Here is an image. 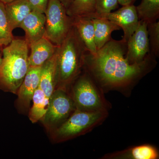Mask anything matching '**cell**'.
Here are the masks:
<instances>
[{
  "instance_id": "1",
  "label": "cell",
  "mask_w": 159,
  "mask_h": 159,
  "mask_svg": "<svg viewBox=\"0 0 159 159\" xmlns=\"http://www.w3.org/2000/svg\"><path fill=\"white\" fill-rule=\"evenodd\" d=\"M127 43L111 39L95 55L87 51L83 70L104 93L116 91L129 96L142 78L156 66V57L150 53L142 62L130 64L125 55Z\"/></svg>"
},
{
  "instance_id": "2",
  "label": "cell",
  "mask_w": 159,
  "mask_h": 159,
  "mask_svg": "<svg viewBox=\"0 0 159 159\" xmlns=\"http://www.w3.org/2000/svg\"><path fill=\"white\" fill-rule=\"evenodd\" d=\"M56 51V89L69 91L71 84L82 73L84 57L88 51L74 26Z\"/></svg>"
},
{
  "instance_id": "3",
  "label": "cell",
  "mask_w": 159,
  "mask_h": 159,
  "mask_svg": "<svg viewBox=\"0 0 159 159\" xmlns=\"http://www.w3.org/2000/svg\"><path fill=\"white\" fill-rule=\"evenodd\" d=\"M29 44L14 39L3 49L0 88L16 93L29 70Z\"/></svg>"
},
{
  "instance_id": "4",
  "label": "cell",
  "mask_w": 159,
  "mask_h": 159,
  "mask_svg": "<svg viewBox=\"0 0 159 159\" xmlns=\"http://www.w3.org/2000/svg\"><path fill=\"white\" fill-rule=\"evenodd\" d=\"M69 90L77 110L109 111L111 108V104L106 99L102 89L84 70L71 84Z\"/></svg>"
},
{
  "instance_id": "5",
  "label": "cell",
  "mask_w": 159,
  "mask_h": 159,
  "mask_svg": "<svg viewBox=\"0 0 159 159\" xmlns=\"http://www.w3.org/2000/svg\"><path fill=\"white\" fill-rule=\"evenodd\" d=\"M109 111L89 112L77 110L55 131L57 141H65L90 132L101 125L108 117Z\"/></svg>"
},
{
  "instance_id": "6",
  "label": "cell",
  "mask_w": 159,
  "mask_h": 159,
  "mask_svg": "<svg viewBox=\"0 0 159 159\" xmlns=\"http://www.w3.org/2000/svg\"><path fill=\"white\" fill-rule=\"evenodd\" d=\"M46 38L55 45L60 46L73 27V18L59 0H49L45 12Z\"/></svg>"
},
{
  "instance_id": "7",
  "label": "cell",
  "mask_w": 159,
  "mask_h": 159,
  "mask_svg": "<svg viewBox=\"0 0 159 159\" xmlns=\"http://www.w3.org/2000/svg\"><path fill=\"white\" fill-rule=\"evenodd\" d=\"M76 109L70 91L56 89L49 99L48 109L43 118L44 124L48 127L57 128Z\"/></svg>"
},
{
  "instance_id": "8",
  "label": "cell",
  "mask_w": 159,
  "mask_h": 159,
  "mask_svg": "<svg viewBox=\"0 0 159 159\" xmlns=\"http://www.w3.org/2000/svg\"><path fill=\"white\" fill-rule=\"evenodd\" d=\"M147 23L140 20L139 26L127 42L125 57L130 64L142 62L149 53Z\"/></svg>"
},
{
  "instance_id": "9",
  "label": "cell",
  "mask_w": 159,
  "mask_h": 159,
  "mask_svg": "<svg viewBox=\"0 0 159 159\" xmlns=\"http://www.w3.org/2000/svg\"><path fill=\"white\" fill-rule=\"evenodd\" d=\"M91 18L106 19L119 26L124 32L122 40L126 43L138 28L140 21L136 7L134 5L122 6L116 11L94 16Z\"/></svg>"
},
{
  "instance_id": "10",
  "label": "cell",
  "mask_w": 159,
  "mask_h": 159,
  "mask_svg": "<svg viewBox=\"0 0 159 159\" xmlns=\"http://www.w3.org/2000/svg\"><path fill=\"white\" fill-rule=\"evenodd\" d=\"M158 148L149 144L132 146L120 151L106 154L101 159H158Z\"/></svg>"
},
{
  "instance_id": "11",
  "label": "cell",
  "mask_w": 159,
  "mask_h": 159,
  "mask_svg": "<svg viewBox=\"0 0 159 159\" xmlns=\"http://www.w3.org/2000/svg\"><path fill=\"white\" fill-rule=\"evenodd\" d=\"M45 21L44 13L32 10L21 24L20 28L25 31L29 46L45 36Z\"/></svg>"
},
{
  "instance_id": "12",
  "label": "cell",
  "mask_w": 159,
  "mask_h": 159,
  "mask_svg": "<svg viewBox=\"0 0 159 159\" xmlns=\"http://www.w3.org/2000/svg\"><path fill=\"white\" fill-rule=\"evenodd\" d=\"M57 46L54 45L45 36L29 45V67L41 66L55 54Z\"/></svg>"
},
{
  "instance_id": "13",
  "label": "cell",
  "mask_w": 159,
  "mask_h": 159,
  "mask_svg": "<svg viewBox=\"0 0 159 159\" xmlns=\"http://www.w3.org/2000/svg\"><path fill=\"white\" fill-rule=\"evenodd\" d=\"M42 66L29 67L18 90L19 100L25 106L30 104L34 92L39 87Z\"/></svg>"
},
{
  "instance_id": "14",
  "label": "cell",
  "mask_w": 159,
  "mask_h": 159,
  "mask_svg": "<svg viewBox=\"0 0 159 159\" xmlns=\"http://www.w3.org/2000/svg\"><path fill=\"white\" fill-rule=\"evenodd\" d=\"M57 58L56 51L54 55L42 66L39 87L48 99L56 89Z\"/></svg>"
},
{
  "instance_id": "15",
  "label": "cell",
  "mask_w": 159,
  "mask_h": 159,
  "mask_svg": "<svg viewBox=\"0 0 159 159\" xmlns=\"http://www.w3.org/2000/svg\"><path fill=\"white\" fill-rule=\"evenodd\" d=\"M72 18L73 26L77 30L87 50L90 54L95 55L97 50L95 44L94 26L92 19L83 16Z\"/></svg>"
},
{
  "instance_id": "16",
  "label": "cell",
  "mask_w": 159,
  "mask_h": 159,
  "mask_svg": "<svg viewBox=\"0 0 159 159\" xmlns=\"http://www.w3.org/2000/svg\"><path fill=\"white\" fill-rule=\"evenodd\" d=\"M5 8L12 31L20 28L24 19L32 11L27 0H15L5 4Z\"/></svg>"
},
{
  "instance_id": "17",
  "label": "cell",
  "mask_w": 159,
  "mask_h": 159,
  "mask_svg": "<svg viewBox=\"0 0 159 159\" xmlns=\"http://www.w3.org/2000/svg\"><path fill=\"white\" fill-rule=\"evenodd\" d=\"M92 19L94 26L95 44L98 51L111 39V35L114 31L121 29L119 26L106 19Z\"/></svg>"
},
{
  "instance_id": "18",
  "label": "cell",
  "mask_w": 159,
  "mask_h": 159,
  "mask_svg": "<svg viewBox=\"0 0 159 159\" xmlns=\"http://www.w3.org/2000/svg\"><path fill=\"white\" fill-rule=\"evenodd\" d=\"M33 105L29 112V118L32 123L43 119L48 106L49 99L39 87L32 97Z\"/></svg>"
},
{
  "instance_id": "19",
  "label": "cell",
  "mask_w": 159,
  "mask_h": 159,
  "mask_svg": "<svg viewBox=\"0 0 159 159\" xmlns=\"http://www.w3.org/2000/svg\"><path fill=\"white\" fill-rule=\"evenodd\" d=\"M136 9L139 20L147 24L157 21L159 17V0H142Z\"/></svg>"
},
{
  "instance_id": "20",
  "label": "cell",
  "mask_w": 159,
  "mask_h": 159,
  "mask_svg": "<svg viewBox=\"0 0 159 159\" xmlns=\"http://www.w3.org/2000/svg\"><path fill=\"white\" fill-rule=\"evenodd\" d=\"M96 11V0H73L66 9L67 14L71 17H89Z\"/></svg>"
},
{
  "instance_id": "21",
  "label": "cell",
  "mask_w": 159,
  "mask_h": 159,
  "mask_svg": "<svg viewBox=\"0 0 159 159\" xmlns=\"http://www.w3.org/2000/svg\"><path fill=\"white\" fill-rule=\"evenodd\" d=\"M9 20L6 14L5 4L0 0V45L6 46L14 39Z\"/></svg>"
},
{
  "instance_id": "22",
  "label": "cell",
  "mask_w": 159,
  "mask_h": 159,
  "mask_svg": "<svg viewBox=\"0 0 159 159\" xmlns=\"http://www.w3.org/2000/svg\"><path fill=\"white\" fill-rule=\"evenodd\" d=\"M149 53L155 57L159 55V22H154L147 24Z\"/></svg>"
},
{
  "instance_id": "23",
  "label": "cell",
  "mask_w": 159,
  "mask_h": 159,
  "mask_svg": "<svg viewBox=\"0 0 159 159\" xmlns=\"http://www.w3.org/2000/svg\"><path fill=\"white\" fill-rule=\"evenodd\" d=\"M119 4L118 0H96V12L89 17L110 13L118 8Z\"/></svg>"
},
{
  "instance_id": "24",
  "label": "cell",
  "mask_w": 159,
  "mask_h": 159,
  "mask_svg": "<svg viewBox=\"0 0 159 159\" xmlns=\"http://www.w3.org/2000/svg\"><path fill=\"white\" fill-rule=\"evenodd\" d=\"M32 10L45 13L49 0H27Z\"/></svg>"
},
{
  "instance_id": "25",
  "label": "cell",
  "mask_w": 159,
  "mask_h": 159,
  "mask_svg": "<svg viewBox=\"0 0 159 159\" xmlns=\"http://www.w3.org/2000/svg\"><path fill=\"white\" fill-rule=\"evenodd\" d=\"M119 5L122 6L133 5L137 0H118Z\"/></svg>"
},
{
  "instance_id": "26",
  "label": "cell",
  "mask_w": 159,
  "mask_h": 159,
  "mask_svg": "<svg viewBox=\"0 0 159 159\" xmlns=\"http://www.w3.org/2000/svg\"><path fill=\"white\" fill-rule=\"evenodd\" d=\"M59 1L67 9L70 5L73 0H59Z\"/></svg>"
},
{
  "instance_id": "27",
  "label": "cell",
  "mask_w": 159,
  "mask_h": 159,
  "mask_svg": "<svg viewBox=\"0 0 159 159\" xmlns=\"http://www.w3.org/2000/svg\"><path fill=\"white\" fill-rule=\"evenodd\" d=\"M2 58L0 56V78H1V71H2Z\"/></svg>"
},
{
  "instance_id": "28",
  "label": "cell",
  "mask_w": 159,
  "mask_h": 159,
  "mask_svg": "<svg viewBox=\"0 0 159 159\" xmlns=\"http://www.w3.org/2000/svg\"><path fill=\"white\" fill-rule=\"evenodd\" d=\"M2 2L4 3V4H6L7 3L15 1V0H1Z\"/></svg>"
},
{
  "instance_id": "29",
  "label": "cell",
  "mask_w": 159,
  "mask_h": 159,
  "mask_svg": "<svg viewBox=\"0 0 159 159\" xmlns=\"http://www.w3.org/2000/svg\"><path fill=\"white\" fill-rule=\"evenodd\" d=\"M0 46H1V45H0Z\"/></svg>"
}]
</instances>
